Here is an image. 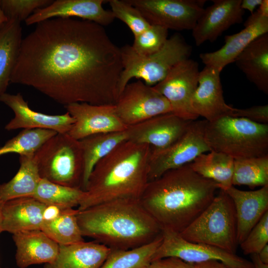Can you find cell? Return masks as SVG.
<instances>
[{
    "mask_svg": "<svg viewBox=\"0 0 268 268\" xmlns=\"http://www.w3.org/2000/svg\"><path fill=\"white\" fill-rule=\"evenodd\" d=\"M231 117L244 118L252 121L268 124V105H257L245 109L234 108Z\"/></svg>",
    "mask_w": 268,
    "mask_h": 268,
    "instance_id": "f35d334b",
    "label": "cell"
},
{
    "mask_svg": "<svg viewBox=\"0 0 268 268\" xmlns=\"http://www.w3.org/2000/svg\"><path fill=\"white\" fill-rule=\"evenodd\" d=\"M204 139L210 151L234 159L268 155V124L246 118L225 116L207 121Z\"/></svg>",
    "mask_w": 268,
    "mask_h": 268,
    "instance_id": "5b68a950",
    "label": "cell"
},
{
    "mask_svg": "<svg viewBox=\"0 0 268 268\" xmlns=\"http://www.w3.org/2000/svg\"><path fill=\"white\" fill-rule=\"evenodd\" d=\"M46 204L33 197L12 199L3 203L1 231L12 234L41 230Z\"/></svg>",
    "mask_w": 268,
    "mask_h": 268,
    "instance_id": "603a6c76",
    "label": "cell"
},
{
    "mask_svg": "<svg viewBox=\"0 0 268 268\" xmlns=\"http://www.w3.org/2000/svg\"><path fill=\"white\" fill-rule=\"evenodd\" d=\"M64 209L56 206L46 205L43 212V222L55 219L61 214Z\"/></svg>",
    "mask_w": 268,
    "mask_h": 268,
    "instance_id": "60d3db41",
    "label": "cell"
},
{
    "mask_svg": "<svg viewBox=\"0 0 268 268\" xmlns=\"http://www.w3.org/2000/svg\"><path fill=\"white\" fill-rule=\"evenodd\" d=\"M234 203L238 244L268 211V185L257 190L243 191L232 186L225 191Z\"/></svg>",
    "mask_w": 268,
    "mask_h": 268,
    "instance_id": "44dd1931",
    "label": "cell"
},
{
    "mask_svg": "<svg viewBox=\"0 0 268 268\" xmlns=\"http://www.w3.org/2000/svg\"><path fill=\"white\" fill-rule=\"evenodd\" d=\"M21 22L10 19L0 25V98L5 93L16 64L22 40Z\"/></svg>",
    "mask_w": 268,
    "mask_h": 268,
    "instance_id": "484cf974",
    "label": "cell"
},
{
    "mask_svg": "<svg viewBox=\"0 0 268 268\" xmlns=\"http://www.w3.org/2000/svg\"><path fill=\"white\" fill-rule=\"evenodd\" d=\"M115 18L124 22L135 36L147 29L151 24L141 12L128 0H108Z\"/></svg>",
    "mask_w": 268,
    "mask_h": 268,
    "instance_id": "e575fe53",
    "label": "cell"
},
{
    "mask_svg": "<svg viewBox=\"0 0 268 268\" xmlns=\"http://www.w3.org/2000/svg\"><path fill=\"white\" fill-rule=\"evenodd\" d=\"M12 238L16 248V263L20 268L51 263L58 255L59 245L41 230L17 233Z\"/></svg>",
    "mask_w": 268,
    "mask_h": 268,
    "instance_id": "7402d4cb",
    "label": "cell"
},
{
    "mask_svg": "<svg viewBox=\"0 0 268 268\" xmlns=\"http://www.w3.org/2000/svg\"><path fill=\"white\" fill-rule=\"evenodd\" d=\"M78 210L65 209L55 219L44 221L41 230L59 245H67L84 241L79 226Z\"/></svg>",
    "mask_w": 268,
    "mask_h": 268,
    "instance_id": "4dcf8cb0",
    "label": "cell"
},
{
    "mask_svg": "<svg viewBox=\"0 0 268 268\" xmlns=\"http://www.w3.org/2000/svg\"><path fill=\"white\" fill-rule=\"evenodd\" d=\"M120 50L123 70L118 84L119 95L134 77L154 86L177 64L189 59L192 48L181 34L175 33L167 39L159 50L149 55H138L128 45L120 48Z\"/></svg>",
    "mask_w": 268,
    "mask_h": 268,
    "instance_id": "8992f818",
    "label": "cell"
},
{
    "mask_svg": "<svg viewBox=\"0 0 268 268\" xmlns=\"http://www.w3.org/2000/svg\"><path fill=\"white\" fill-rule=\"evenodd\" d=\"M56 134V132L49 130L23 129L0 147V156L7 153H17L19 155L34 154Z\"/></svg>",
    "mask_w": 268,
    "mask_h": 268,
    "instance_id": "836d02e7",
    "label": "cell"
},
{
    "mask_svg": "<svg viewBox=\"0 0 268 268\" xmlns=\"http://www.w3.org/2000/svg\"><path fill=\"white\" fill-rule=\"evenodd\" d=\"M263 0H242L241 7L243 10H247L251 14L254 12V10L257 6H259Z\"/></svg>",
    "mask_w": 268,
    "mask_h": 268,
    "instance_id": "7bdbcfd3",
    "label": "cell"
},
{
    "mask_svg": "<svg viewBox=\"0 0 268 268\" xmlns=\"http://www.w3.org/2000/svg\"><path fill=\"white\" fill-rule=\"evenodd\" d=\"M65 107L74 119L68 134L77 140L92 134L123 132L127 129L117 115L115 104L75 103Z\"/></svg>",
    "mask_w": 268,
    "mask_h": 268,
    "instance_id": "5bb4252c",
    "label": "cell"
},
{
    "mask_svg": "<svg viewBox=\"0 0 268 268\" xmlns=\"http://www.w3.org/2000/svg\"><path fill=\"white\" fill-rule=\"evenodd\" d=\"M268 243V211L239 244L244 255L258 254Z\"/></svg>",
    "mask_w": 268,
    "mask_h": 268,
    "instance_id": "74e56055",
    "label": "cell"
},
{
    "mask_svg": "<svg viewBox=\"0 0 268 268\" xmlns=\"http://www.w3.org/2000/svg\"><path fill=\"white\" fill-rule=\"evenodd\" d=\"M110 249L96 241L59 245L55 260L44 268H100Z\"/></svg>",
    "mask_w": 268,
    "mask_h": 268,
    "instance_id": "cb8c5ba5",
    "label": "cell"
},
{
    "mask_svg": "<svg viewBox=\"0 0 268 268\" xmlns=\"http://www.w3.org/2000/svg\"><path fill=\"white\" fill-rule=\"evenodd\" d=\"M219 190L208 206L179 234L188 241L236 254L238 243L234 203L225 191Z\"/></svg>",
    "mask_w": 268,
    "mask_h": 268,
    "instance_id": "52a82bcc",
    "label": "cell"
},
{
    "mask_svg": "<svg viewBox=\"0 0 268 268\" xmlns=\"http://www.w3.org/2000/svg\"><path fill=\"white\" fill-rule=\"evenodd\" d=\"M7 20L8 19L7 17L5 16L2 10H1V8L0 7V25L6 22Z\"/></svg>",
    "mask_w": 268,
    "mask_h": 268,
    "instance_id": "bcb514c9",
    "label": "cell"
},
{
    "mask_svg": "<svg viewBox=\"0 0 268 268\" xmlns=\"http://www.w3.org/2000/svg\"><path fill=\"white\" fill-rule=\"evenodd\" d=\"M232 183L251 188L268 185V155L234 159Z\"/></svg>",
    "mask_w": 268,
    "mask_h": 268,
    "instance_id": "d6a6232c",
    "label": "cell"
},
{
    "mask_svg": "<svg viewBox=\"0 0 268 268\" xmlns=\"http://www.w3.org/2000/svg\"><path fill=\"white\" fill-rule=\"evenodd\" d=\"M200 72L198 63L188 59L177 64L162 80L153 86L168 101L172 113L185 120L195 121L199 117L193 112L191 102Z\"/></svg>",
    "mask_w": 268,
    "mask_h": 268,
    "instance_id": "4fadbf2b",
    "label": "cell"
},
{
    "mask_svg": "<svg viewBox=\"0 0 268 268\" xmlns=\"http://www.w3.org/2000/svg\"><path fill=\"white\" fill-rule=\"evenodd\" d=\"M126 131L92 134L79 140L83 160L81 189L85 190L88 178L96 164L117 145L127 140Z\"/></svg>",
    "mask_w": 268,
    "mask_h": 268,
    "instance_id": "4316f807",
    "label": "cell"
},
{
    "mask_svg": "<svg viewBox=\"0 0 268 268\" xmlns=\"http://www.w3.org/2000/svg\"><path fill=\"white\" fill-rule=\"evenodd\" d=\"M195 268H233L221 261L209 260L201 263L194 264Z\"/></svg>",
    "mask_w": 268,
    "mask_h": 268,
    "instance_id": "b9f144b4",
    "label": "cell"
},
{
    "mask_svg": "<svg viewBox=\"0 0 268 268\" xmlns=\"http://www.w3.org/2000/svg\"><path fill=\"white\" fill-rule=\"evenodd\" d=\"M115 106L117 115L127 127L158 115L172 113L166 98L140 79L126 85Z\"/></svg>",
    "mask_w": 268,
    "mask_h": 268,
    "instance_id": "30bf717a",
    "label": "cell"
},
{
    "mask_svg": "<svg viewBox=\"0 0 268 268\" xmlns=\"http://www.w3.org/2000/svg\"><path fill=\"white\" fill-rule=\"evenodd\" d=\"M0 101L9 107L14 114L5 126L7 131L40 129L52 130L57 133H68L74 123V119L67 112L62 115H52L32 110L20 93H5L0 97Z\"/></svg>",
    "mask_w": 268,
    "mask_h": 268,
    "instance_id": "e0dca14e",
    "label": "cell"
},
{
    "mask_svg": "<svg viewBox=\"0 0 268 268\" xmlns=\"http://www.w3.org/2000/svg\"><path fill=\"white\" fill-rule=\"evenodd\" d=\"M193 121L172 113L161 114L127 127L128 140L149 145L152 149L166 148L178 140Z\"/></svg>",
    "mask_w": 268,
    "mask_h": 268,
    "instance_id": "9a60e30c",
    "label": "cell"
},
{
    "mask_svg": "<svg viewBox=\"0 0 268 268\" xmlns=\"http://www.w3.org/2000/svg\"><path fill=\"white\" fill-rule=\"evenodd\" d=\"M257 254L263 263L268 265V244L264 246Z\"/></svg>",
    "mask_w": 268,
    "mask_h": 268,
    "instance_id": "f6af8a7d",
    "label": "cell"
},
{
    "mask_svg": "<svg viewBox=\"0 0 268 268\" xmlns=\"http://www.w3.org/2000/svg\"><path fill=\"white\" fill-rule=\"evenodd\" d=\"M240 32L225 37V43L219 49L210 53H201L200 58L205 66L220 72L234 62L239 54L254 40L268 33V17L258 9L251 14Z\"/></svg>",
    "mask_w": 268,
    "mask_h": 268,
    "instance_id": "2e32d148",
    "label": "cell"
},
{
    "mask_svg": "<svg viewBox=\"0 0 268 268\" xmlns=\"http://www.w3.org/2000/svg\"><path fill=\"white\" fill-rule=\"evenodd\" d=\"M242 0H214L204 8L192 30L197 46L206 41H215L232 25L243 21L245 10L241 8Z\"/></svg>",
    "mask_w": 268,
    "mask_h": 268,
    "instance_id": "d6986e66",
    "label": "cell"
},
{
    "mask_svg": "<svg viewBox=\"0 0 268 268\" xmlns=\"http://www.w3.org/2000/svg\"><path fill=\"white\" fill-rule=\"evenodd\" d=\"M0 268H1V267H0Z\"/></svg>",
    "mask_w": 268,
    "mask_h": 268,
    "instance_id": "c3c4849f",
    "label": "cell"
},
{
    "mask_svg": "<svg viewBox=\"0 0 268 268\" xmlns=\"http://www.w3.org/2000/svg\"><path fill=\"white\" fill-rule=\"evenodd\" d=\"M151 25L167 29L193 30L202 13L204 0H128Z\"/></svg>",
    "mask_w": 268,
    "mask_h": 268,
    "instance_id": "8fae6325",
    "label": "cell"
},
{
    "mask_svg": "<svg viewBox=\"0 0 268 268\" xmlns=\"http://www.w3.org/2000/svg\"><path fill=\"white\" fill-rule=\"evenodd\" d=\"M162 241L161 235L154 241L129 250H111L100 268H147Z\"/></svg>",
    "mask_w": 268,
    "mask_h": 268,
    "instance_id": "f546056e",
    "label": "cell"
},
{
    "mask_svg": "<svg viewBox=\"0 0 268 268\" xmlns=\"http://www.w3.org/2000/svg\"><path fill=\"white\" fill-rule=\"evenodd\" d=\"M217 189L188 164L149 181L139 201L161 229L180 233L211 203Z\"/></svg>",
    "mask_w": 268,
    "mask_h": 268,
    "instance_id": "7a4b0ae2",
    "label": "cell"
},
{
    "mask_svg": "<svg viewBox=\"0 0 268 268\" xmlns=\"http://www.w3.org/2000/svg\"><path fill=\"white\" fill-rule=\"evenodd\" d=\"M197 156L189 164L192 170L205 179L216 183L224 191L232 186L234 159L213 150Z\"/></svg>",
    "mask_w": 268,
    "mask_h": 268,
    "instance_id": "f1b7e54d",
    "label": "cell"
},
{
    "mask_svg": "<svg viewBox=\"0 0 268 268\" xmlns=\"http://www.w3.org/2000/svg\"><path fill=\"white\" fill-rule=\"evenodd\" d=\"M162 237L161 244L154 253L152 261L175 257L192 264L218 260L233 268H254L251 261L236 254L208 245L188 241L179 233L171 230L162 229Z\"/></svg>",
    "mask_w": 268,
    "mask_h": 268,
    "instance_id": "7c38bea8",
    "label": "cell"
},
{
    "mask_svg": "<svg viewBox=\"0 0 268 268\" xmlns=\"http://www.w3.org/2000/svg\"><path fill=\"white\" fill-rule=\"evenodd\" d=\"M3 202L0 199V233L1 231V220H2V210L3 204Z\"/></svg>",
    "mask_w": 268,
    "mask_h": 268,
    "instance_id": "7dc6e473",
    "label": "cell"
},
{
    "mask_svg": "<svg viewBox=\"0 0 268 268\" xmlns=\"http://www.w3.org/2000/svg\"><path fill=\"white\" fill-rule=\"evenodd\" d=\"M147 268H195V266L194 264L178 258L169 257L152 261Z\"/></svg>",
    "mask_w": 268,
    "mask_h": 268,
    "instance_id": "ab89813d",
    "label": "cell"
},
{
    "mask_svg": "<svg viewBox=\"0 0 268 268\" xmlns=\"http://www.w3.org/2000/svg\"><path fill=\"white\" fill-rule=\"evenodd\" d=\"M42 179L81 189L83 160L79 140L68 133H57L34 153Z\"/></svg>",
    "mask_w": 268,
    "mask_h": 268,
    "instance_id": "ba28073f",
    "label": "cell"
},
{
    "mask_svg": "<svg viewBox=\"0 0 268 268\" xmlns=\"http://www.w3.org/2000/svg\"><path fill=\"white\" fill-rule=\"evenodd\" d=\"M19 168L8 182L0 185V199L3 202L32 197L42 179L34 154L19 155Z\"/></svg>",
    "mask_w": 268,
    "mask_h": 268,
    "instance_id": "83f0119b",
    "label": "cell"
},
{
    "mask_svg": "<svg viewBox=\"0 0 268 268\" xmlns=\"http://www.w3.org/2000/svg\"><path fill=\"white\" fill-rule=\"evenodd\" d=\"M122 70L120 48L104 26L54 18L22 39L10 83L33 87L65 106L115 104Z\"/></svg>",
    "mask_w": 268,
    "mask_h": 268,
    "instance_id": "6da1fadb",
    "label": "cell"
},
{
    "mask_svg": "<svg viewBox=\"0 0 268 268\" xmlns=\"http://www.w3.org/2000/svg\"><path fill=\"white\" fill-rule=\"evenodd\" d=\"M259 90L268 93V33L253 41L234 62Z\"/></svg>",
    "mask_w": 268,
    "mask_h": 268,
    "instance_id": "d4e9b609",
    "label": "cell"
},
{
    "mask_svg": "<svg viewBox=\"0 0 268 268\" xmlns=\"http://www.w3.org/2000/svg\"><path fill=\"white\" fill-rule=\"evenodd\" d=\"M220 72L211 67L205 66L200 72L198 85L192 97L193 112L207 122L225 116H232L234 110L224 99Z\"/></svg>",
    "mask_w": 268,
    "mask_h": 268,
    "instance_id": "ffe728a7",
    "label": "cell"
},
{
    "mask_svg": "<svg viewBox=\"0 0 268 268\" xmlns=\"http://www.w3.org/2000/svg\"><path fill=\"white\" fill-rule=\"evenodd\" d=\"M0 7L7 19L25 20L36 9L45 7L51 0H0Z\"/></svg>",
    "mask_w": 268,
    "mask_h": 268,
    "instance_id": "8d00e7d4",
    "label": "cell"
},
{
    "mask_svg": "<svg viewBox=\"0 0 268 268\" xmlns=\"http://www.w3.org/2000/svg\"><path fill=\"white\" fill-rule=\"evenodd\" d=\"M151 148L126 140L99 161L77 209L118 199L139 200L148 182Z\"/></svg>",
    "mask_w": 268,
    "mask_h": 268,
    "instance_id": "277c9868",
    "label": "cell"
},
{
    "mask_svg": "<svg viewBox=\"0 0 268 268\" xmlns=\"http://www.w3.org/2000/svg\"><path fill=\"white\" fill-rule=\"evenodd\" d=\"M103 0H56L47 6L36 9L25 20L31 25L54 18L78 17L107 26L115 19L111 10L103 7Z\"/></svg>",
    "mask_w": 268,
    "mask_h": 268,
    "instance_id": "ac0fdd59",
    "label": "cell"
},
{
    "mask_svg": "<svg viewBox=\"0 0 268 268\" xmlns=\"http://www.w3.org/2000/svg\"><path fill=\"white\" fill-rule=\"evenodd\" d=\"M84 193L80 188L65 186L41 179L32 197L46 205L68 209L78 206Z\"/></svg>",
    "mask_w": 268,
    "mask_h": 268,
    "instance_id": "1f68e13d",
    "label": "cell"
},
{
    "mask_svg": "<svg viewBox=\"0 0 268 268\" xmlns=\"http://www.w3.org/2000/svg\"><path fill=\"white\" fill-rule=\"evenodd\" d=\"M254 268H268V265L263 263L259 259L257 254L250 255Z\"/></svg>",
    "mask_w": 268,
    "mask_h": 268,
    "instance_id": "ee69618b",
    "label": "cell"
},
{
    "mask_svg": "<svg viewBox=\"0 0 268 268\" xmlns=\"http://www.w3.org/2000/svg\"><path fill=\"white\" fill-rule=\"evenodd\" d=\"M82 236L111 250H129L149 243L162 229L139 200L118 199L78 210Z\"/></svg>",
    "mask_w": 268,
    "mask_h": 268,
    "instance_id": "3957f363",
    "label": "cell"
},
{
    "mask_svg": "<svg viewBox=\"0 0 268 268\" xmlns=\"http://www.w3.org/2000/svg\"><path fill=\"white\" fill-rule=\"evenodd\" d=\"M167 28L150 25L145 30L134 36L133 44L131 45L134 51L140 55L147 56L159 50L168 39Z\"/></svg>",
    "mask_w": 268,
    "mask_h": 268,
    "instance_id": "d590c367",
    "label": "cell"
},
{
    "mask_svg": "<svg viewBox=\"0 0 268 268\" xmlns=\"http://www.w3.org/2000/svg\"><path fill=\"white\" fill-rule=\"evenodd\" d=\"M207 121H193L185 134L170 146L160 150L151 149L149 163L148 182L168 170L192 162L200 154L210 151L204 139Z\"/></svg>",
    "mask_w": 268,
    "mask_h": 268,
    "instance_id": "9c48e42d",
    "label": "cell"
}]
</instances>
